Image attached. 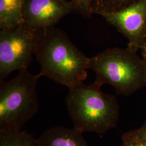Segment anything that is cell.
<instances>
[{"label":"cell","instance_id":"1","mask_svg":"<svg viewBox=\"0 0 146 146\" xmlns=\"http://www.w3.org/2000/svg\"><path fill=\"white\" fill-rule=\"evenodd\" d=\"M41 76L69 88L87 77L90 58L81 52L64 31L54 27L42 29L35 52Z\"/></svg>","mask_w":146,"mask_h":146},{"label":"cell","instance_id":"2","mask_svg":"<svg viewBox=\"0 0 146 146\" xmlns=\"http://www.w3.org/2000/svg\"><path fill=\"white\" fill-rule=\"evenodd\" d=\"M101 86L82 82L71 88L66 103L73 128L84 132L104 134L116 127L119 106L114 96L106 94Z\"/></svg>","mask_w":146,"mask_h":146},{"label":"cell","instance_id":"3","mask_svg":"<svg viewBox=\"0 0 146 146\" xmlns=\"http://www.w3.org/2000/svg\"><path fill=\"white\" fill-rule=\"evenodd\" d=\"M89 69L96 74L95 84H109L126 96L146 84L145 61L128 47L109 48L90 58Z\"/></svg>","mask_w":146,"mask_h":146},{"label":"cell","instance_id":"4","mask_svg":"<svg viewBox=\"0 0 146 146\" xmlns=\"http://www.w3.org/2000/svg\"><path fill=\"white\" fill-rule=\"evenodd\" d=\"M40 77L27 69L9 81H0V133L21 131L37 113L36 87Z\"/></svg>","mask_w":146,"mask_h":146},{"label":"cell","instance_id":"5","mask_svg":"<svg viewBox=\"0 0 146 146\" xmlns=\"http://www.w3.org/2000/svg\"><path fill=\"white\" fill-rule=\"evenodd\" d=\"M42 29L23 24L0 31V81L11 72L27 70L35 54Z\"/></svg>","mask_w":146,"mask_h":146},{"label":"cell","instance_id":"6","mask_svg":"<svg viewBox=\"0 0 146 146\" xmlns=\"http://www.w3.org/2000/svg\"><path fill=\"white\" fill-rule=\"evenodd\" d=\"M101 16L127 38L129 48L136 51L144 48L146 42V0Z\"/></svg>","mask_w":146,"mask_h":146},{"label":"cell","instance_id":"7","mask_svg":"<svg viewBox=\"0 0 146 146\" xmlns=\"http://www.w3.org/2000/svg\"><path fill=\"white\" fill-rule=\"evenodd\" d=\"M73 11L71 3L67 0H25L22 14L25 25L44 29L54 27Z\"/></svg>","mask_w":146,"mask_h":146},{"label":"cell","instance_id":"8","mask_svg":"<svg viewBox=\"0 0 146 146\" xmlns=\"http://www.w3.org/2000/svg\"><path fill=\"white\" fill-rule=\"evenodd\" d=\"M83 133L59 125L44 131L36 139V146H88Z\"/></svg>","mask_w":146,"mask_h":146},{"label":"cell","instance_id":"9","mask_svg":"<svg viewBox=\"0 0 146 146\" xmlns=\"http://www.w3.org/2000/svg\"><path fill=\"white\" fill-rule=\"evenodd\" d=\"M25 0H0V28L11 29L24 24Z\"/></svg>","mask_w":146,"mask_h":146},{"label":"cell","instance_id":"10","mask_svg":"<svg viewBox=\"0 0 146 146\" xmlns=\"http://www.w3.org/2000/svg\"><path fill=\"white\" fill-rule=\"evenodd\" d=\"M141 0H92L93 14L102 15L116 12L134 5Z\"/></svg>","mask_w":146,"mask_h":146},{"label":"cell","instance_id":"11","mask_svg":"<svg viewBox=\"0 0 146 146\" xmlns=\"http://www.w3.org/2000/svg\"><path fill=\"white\" fill-rule=\"evenodd\" d=\"M0 146H36L33 135L26 131L0 133Z\"/></svg>","mask_w":146,"mask_h":146},{"label":"cell","instance_id":"12","mask_svg":"<svg viewBox=\"0 0 146 146\" xmlns=\"http://www.w3.org/2000/svg\"><path fill=\"white\" fill-rule=\"evenodd\" d=\"M73 11L85 18H90L93 14L92 0H70Z\"/></svg>","mask_w":146,"mask_h":146},{"label":"cell","instance_id":"13","mask_svg":"<svg viewBox=\"0 0 146 146\" xmlns=\"http://www.w3.org/2000/svg\"><path fill=\"white\" fill-rule=\"evenodd\" d=\"M122 139L146 141V121L140 128L124 133Z\"/></svg>","mask_w":146,"mask_h":146},{"label":"cell","instance_id":"14","mask_svg":"<svg viewBox=\"0 0 146 146\" xmlns=\"http://www.w3.org/2000/svg\"><path fill=\"white\" fill-rule=\"evenodd\" d=\"M122 139V144L121 146H146V141L136 140Z\"/></svg>","mask_w":146,"mask_h":146},{"label":"cell","instance_id":"15","mask_svg":"<svg viewBox=\"0 0 146 146\" xmlns=\"http://www.w3.org/2000/svg\"><path fill=\"white\" fill-rule=\"evenodd\" d=\"M142 56H143V58L146 60V48H145L143 49H142Z\"/></svg>","mask_w":146,"mask_h":146},{"label":"cell","instance_id":"16","mask_svg":"<svg viewBox=\"0 0 146 146\" xmlns=\"http://www.w3.org/2000/svg\"><path fill=\"white\" fill-rule=\"evenodd\" d=\"M146 48V44H145V47H144V48Z\"/></svg>","mask_w":146,"mask_h":146},{"label":"cell","instance_id":"17","mask_svg":"<svg viewBox=\"0 0 146 146\" xmlns=\"http://www.w3.org/2000/svg\"><path fill=\"white\" fill-rule=\"evenodd\" d=\"M143 59H144V58H143ZM144 60H145V62H146V60H145V59H144Z\"/></svg>","mask_w":146,"mask_h":146}]
</instances>
